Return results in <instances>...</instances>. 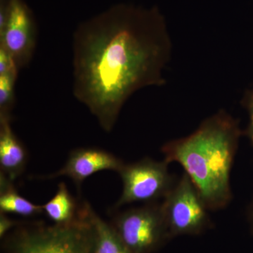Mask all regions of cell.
<instances>
[{
  "label": "cell",
  "instance_id": "52a82bcc",
  "mask_svg": "<svg viewBox=\"0 0 253 253\" xmlns=\"http://www.w3.org/2000/svg\"><path fill=\"white\" fill-rule=\"evenodd\" d=\"M34 16L23 0H11L9 13L0 30V46L16 61L19 69L31 61L36 46Z\"/></svg>",
  "mask_w": 253,
  "mask_h": 253
},
{
  "label": "cell",
  "instance_id": "9a60e30c",
  "mask_svg": "<svg viewBox=\"0 0 253 253\" xmlns=\"http://www.w3.org/2000/svg\"><path fill=\"white\" fill-rule=\"evenodd\" d=\"M17 221L10 219L6 214L1 212L0 214V238L4 239L13 227L17 226Z\"/></svg>",
  "mask_w": 253,
  "mask_h": 253
},
{
  "label": "cell",
  "instance_id": "2e32d148",
  "mask_svg": "<svg viewBox=\"0 0 253 253\" xmlns=\"http://www.w3.org/2000/svg\"></svg>",
  "mask_w": 253,
  "mask_h": 253
},
{
  "label": "cell",
  "instance_id": "9c48e42d",
  "mask_svg": "<svg viewBox=\"0 0 253 253\" xmlns=\"http://www.w3.org/2000/svg\"><path fill=\"white\" fill-rule=\"evenodd\" d=\"M11 120L0 117V168L1 173L14 182L26 169L28 154L11 128Z\"/></svg>",
  "mask_w": 253,
  "mask_h": 253
},
{
  "label": "cell",
  "instance_id": "7c38bea8",
  "mask_svg": "<svg viewBox=\"0 0 253 253\" xmlns=\"http://www.w3.org/2000/svg\"><path fill=\"white\" fill-rule=\"evenodd\" d=\"M43 212L55 224L71 223L77 217L79 207L63 182L60 183L54 197L42 206Z\"/></svg>",
  "mask_w": 253,
  "mask_h": 253
},
{
  "label": "cell",
  "instance_id": "7a4b0ae2",
  "mask_svg": "<svg viewBox=\"0 0 253 253\" xmlns=\"http://www.w3.org/2000/svg\"><path fill=\"white\" fill-rule=\"evenodd\" d=\"M241 135L237 120L220 110L162 147L165 161L182 166L209 210L222 209L232 199L230 173Z\"/></svg>",
  "mask_w": 253,
  "mask_h": 253
},
{
  "label": "cell",
  "instance_id": "8992f818",
  "mask_svg": "<svg viewBox=\"0 0 253 253\" xmlns=\"http://www.w3.org/2000/svg\"><path fill=\"white\" fill-rule=\"evenodd\" d=\"M168 164L165 160L158 162L144 158L123 165L118 172L123 181V192L115 208L136 202L152 204L164 199L176 183L168 170Z\"/></svg>",
  "mask_w": 253,
  "mask_h": 253
},
{
  "label": "cell",
  "instance_id": "6da1fadb",
  "mask_svg": "<svg viewBox=\"0 0 253 253\" xmlns=\"http://www.w3.org/2000/svg\"><path fill=\"white\" fill-rule=\"evenodd\" d=\"M73 44V95L107 132L134 93L166 83L172 42L156 6L113 5L82 23Z\"/></svg>",
  "mask_w": 253,
  "mask_h": 253
},
{
  "label": "cell",
  "instance_id": "ba28073f",
  "mask_svg": "<svg viewBox=\"0 0 253 253\" xmlns=\"http://www.w3.org/2000/svg\"><path fill=\"white\" fill-rule=\"evenodd\" d=\"M125 163L114 155L94 148H80L71 151L64 166L58 172L41 179H51L58 176L71 178L78 188L94 173L103 170L119 172Z\"/></svg>",
  "mask_w": 253,
  "mask_h": 253
},
{
  "label": "cell",
  "instance_id": "8fae6325",
  "mask_svg": "<svg viewBox=\"0 0 253 253\" xmlns=\"http://www.w3.org/2000/svg\"><path fill=\"white\" fill-rule=\"evenodd\" d=\"M0 212L14 213L23 217H32L43 212L42 207L37 206L18 194L10 181L0 173Z\"/></svg>",
  "mask_w": 253,
  "mask_h": 253
},
{
  "label": "cell",
  "instance_id": "277c9868",
  "mask_svg": "<svg viewBox=\"0 0 253 253\" xmlns=\"http://www.w3.org/2000/svg\"><path fill=\"white\" fill-rule=\"evenodd\" d=\"M111 224L131 253H154L171 239L161 204L126 210Z\"/></svg>",
  "mask_w": 253,
  "mask_h": 253
},
{
  "label": "cell",
  "instance_id": "30bf717a",
  "mask_svg": "<svg viewBox=\"0 0 253 253\" xmlns=\"http://www.w3.org/2000/svg\"><path fill=\"white\" fill-rule=\"evenodd\" d=\"M86 209L94 227L95 253H131L112 224L100 217L88 203Z\"/></svg>",
  "mask_w": 253,
  "mask_h": 253
},
{
  "label": "cell",
  "instance_id": "4fadbf2b",
  "mask_svg": "<svg viewBox=\"0 0 253 253\" xmlns=\"http://www.w3.org/2000/svg\"><path fill=\"white\" fill-rule=\"evenodd\" d=\"M18 73V71H15L0 75V117L11 118Z\"/></svg>",
  "mask_w": 253,
  "mask_h": 253
},
{
  "label": "cell",
  "instance_id": "5bb4252c",
  "mask_svg": "<svg viewBox=\"0 0 253 253\" xmlns=\"http://www.w3.org/2000/svg\"><path fill=\"white\" fill-rule=\"evenodd\" d=\"M244 104L249 114L250 122L247 129V136L253 144V89L245 95Z\"/></svg>",
  "mask_w": 253,
  "mask_h": 253
},
{
  "label": "cell",
  "instance_id": "3957f363",
  "mask_svg": "<svg viewBox=\"0 0 253 253\" xmlns=\"http://www.w3.org/2000/svg\"><path fill=\"white\" fill-rule=\"evenodd\" d=\"M4 239L7 253H95L94 227L83 208L68 224L18 226Z\"/></svg>",
  "mask_w": 253,
  "mask_h": 253
},
{
  "label": "cell",
  "instance_id": "5b68a950",
  "mask_svg": "<svg viewBox=\"0 0 253 253\" xmlns=\"http://www.w3.org/2000/svg\"><path fill=\"white\" fill-rule=\"evenodd\" d=\"M161 206L171 239L198 235L211 225L209 209L186 173L164 198Z\"/></svg>",
  "mask_w": 253,
  "mask_h": 253
}]
</instances>
